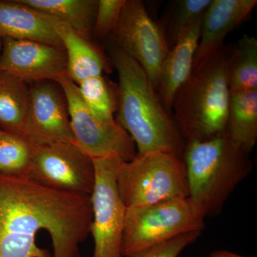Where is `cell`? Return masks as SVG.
<instances>
[{"mask_svg": "<svg viewBox=\"0 0 257 257\" xmlns=\"http://www.w3.org/2000/svg\"><path fill=\"white\" fill-rule=\"evenodd\" d=\"M30 98L28 83L0 71V127L25 139Z\"/></svg>", "mask_w": 257, "mask_h": 257, "instance_id": "obj_18", "label": "cell"}, {"mask_svg": "<svg viewBox=\"0 0 257 257\" xmlns=\"http://www.w3.org/2000/svg\"><path fill=\"white\" fill-rule=\"evenodd\" d=\"M226 133L251 152L257 141V89L230 91Z\"/></svg>", "mask_w": 257, "mask_h": 257, "instance_id": "obj_19", "label": "cell"}, {"mask_svg": "<svg viewBox=\"0 0 257 257\" xmlns=\"http://www.w3.org/2000/svg\"><path fill=\"white\" fill-rule=\"evenodd\" d=\"M92 216L91 195L0 174V257H81Z\"/></svg>", "mask_w": 257, "mask_h": 257, "instance_id": "obj_1", "label": "cell"}, {"mask_svg": "<svg viewBox=\"0 0 257 257\" xmlns=\"http://www.w3.org/2000/svg\"><path fill=\"white\" fill-rule=\"evenodd\" d=\"M189 198L205 217L218 215L236 187L253 169L250 152L228 134L202 142L186 143L182 155Z\"/></svg>", "mask_w": 257, "mask_h": 257, "instance_id": "obj_3", "label": "cell"}, {"mask_svg": "<svg viewBox=\"0 0 257 257\" xmlns=\"http://www.w3.org/2000/svg\"><path fill=\"white\" fill-rule=\"evenodd\" d=\"M1 130H0V133H1Z\"/></svg>", "mask_w": 257, "mask_h": 257, "instance_id": "obj_28", "label": "cell"}, {"mask_svg": "<svg viewBox=\"0 0 257 257\" xmlns=\"http://www.w3.org/2000/svg\"><path fill=\"white\" fill-rule=\"evenodd\" d=\"M109 37L113 45L143 67L156 91L161 67L170 48L160 25L152 20L143 1L126 0Z\"/></svg>", "mask_w": 257, "mask_h": 257, "instance_id": "obj_9", "label": "cell"}, {"mask_svg": "<svg viewBox=\"0 0 257 257\" xmlns=\"http://www.w3.org/2000/svg\"><path fill=\"white\" fill-rule=\"evenodd\" d=\"M56 82L64 93L74 143L81 151L91 159L116 155L124 162L137 156L136 145L117 120L108 125L96 119L83 101L78 86L68 75Z\"/></svg>", "mask_w": 257, "mask_h": 257, "instance_id": "obj_8", "label": "cell"}, {"mask_svg": "<svg viewBox=\"0 0 257 257\" xmlns=\"http://www.w3.org/2000/svg\"><path fill=\"white\" fill-rule=\"evenodd\" d=\"M202 232L187 233L153 247L123 257H178L184 248L197 241Z\"/></svg>", "mask_w": 257, "mask_h": 257, "instance_id": "obj_25", "label": "cell"}, {"mask_svg": "<svg viewBox=\"0 0 257 257\" xmlns=\"http://www.w3.org/2000/svg\"><path fill=\"white\" fill-rule=\"evenodd\" d=\"M33 147L32 144L21 137L1 130L0 174L28 179Z\"/></svg>", "mask_w": 257, "mask_h": 257, "instance_id": "obj_23", "label": "cell"}, {"mask_svg": "<svg viewBox=\"0 0 257 257\" xmlns=\"http://www.w3.org/2000/svg\"><path fill=\"white\" fill-rule=\"evenodd\" d=\"M2 40L0 71L25 82H57L67 73L63 47L30 40Z\"/></svg>", "mask_w": 257, "mask_h": 257, "instance_id": "obj_12", "label": "cell"}, {"mask_svg": "<svg viewBox=\"0 0 257 257\" xmlns=\"http://www.w3.org/2000/svg\"><path fill=\"white\" fill-rule=\"evenodd\" d=\"M56 28L67 55L69 78L77 84L89 77L101 76L107 67L99 50L66 24L58 21Z\"/></svg>", "mask_w": 257, "mask_h": 257, "instance_id": "obj_16", "label": "cell"}, {"mask_svg": "<svg viewBox=\"0 0 257 257\" xmlns=\"http://www.w3.org/2000/svg\"><path fill=\"white\" fill-rule=\"evenodd\" d=\"M256 5V0H211L203 16L193 69L224 45L228 34L248 18Z\"/></svg>", "mask_w": 257, "mask_h": 257, "instance_id": "obj_13", "label": "cell"}, {"mask_svg": "<svg viewBox=\"0 0 257 257\" xmlns=\"http://www.w3.org/2000/svg\"><path fill=\"white\" fill-rule=\"evenodd\" d=\"M227 45H223L177 91L174 119L186 143L210 140L226 132L230 89L226 79Z\"/></svg>", "mask_w": 257, "mask_h": 257, "instance_id": "obj_4", "label": "cell"}, {"mask_svg": "<svg viewBox=\"0 0 257 257\" xmlns=\"http://www.w3.org/2000/svg\"><path fill=\"white\" fill-rule=\"evenodd\" d=\"M209 257H256V256H245L237 254L231 251H225V250H220V251H215L211 253Z\"/></svg>", "mask_w": 257, "mask_h": 257, "instance_id": "obj_26", "label": "cell"}, {"mask_svg": "<svg viewBox=\"0 0 257 257\" xmlns=\"http://www.w3.org/2000/svg\"><path fill=\"white\" fill-rule=\"evenodd\" d=\"M111 55L119 77L116 120L133 139L138 155L165 152L182 157L185 140L145 71L114 45Z\"/></svg>", "mask_w": 257, "mask_h": 257, "instance_id": "obj_2", "label": "cell"}, {"mask_svg": "<svg viewBox=\"0 0 257 257\" xmlns=\"http://www.w3.org/2000/svg\"><path fill=\"white\" fill-rule=\"evenodd\" d=\"M25 139L33 146L74 143L67 101L57 82L42 81L30 87Z\"/></svg>", "mask_w": 257, "mask_h": 257, "instance_id": "obj_11", "label": "cell"}, {"mask_svg": "<svg viewBox=\"0 0 257 257\" xmlns=\"http://www.w3.org/2000/svg\"><path fill=\"white\" fill-rule=\"evenodd\" d=\"M122 161L116 155L92 159L95 171V182L91 194L93 257H123L121 242L126 207L120 197L116 182Z\"/></svg>", "mask_w": 257, "mask_h": 257, "instance_id": "obj_7", "label": "cell"}, {"mask_svg": "<svg viewBox=\"0 0 257 257\" xmlns=\"http://www.w3.org/2000/svg\"><path fill=\"white\" fill-rule=\"evenodd\" d=\"M116 182L126 208L189 197L183 159L171 152H150L122 161Z\"/></svg>", "mask_w": 257, "mask_h": 257, "instance_id": "obj_5", "label": "cell"}, {"mask_svg": "<svg viewBox=\"0 0 257 257\" xmlns=\"http://www.w3.org/2000/svg\"><path fill=\"white\" fill-rule=\"evenodd\" d=\"M225 67L230 91L257 89L256 37L244 35L232 46H227Z\"/></svg>", "mask_w": 257, "mask_h": 257, "instance_id": "obj_20", "label": "cell"}, {"mask_svg": "<svg viewBox=\"0 0 257 257\" xmlns=\"http://www.w3.org/2000/svg\"><path fill=\"white\" fill-rule=\"evenodd\" d=\"M77 86L83 101L96 119L104 124L116 122L114 114L117 109V89H113L101 75L84 79Z\"/></svg>", "mask_w": 257, "mask_h": 257, "instance_id": "obj_22", "label": "cell"}, {"mask_svg": "<svg viewBox=\"0 0 257 257\" xmlns=\"http://www.w3.org/2000/svg\"><path fill=\"white\" fill-rule=\"evenodd\" d=\"M126 0H99L93 33L96 37H110L124 8Z\"/></svg>", "mask_w": 257, "mask_h": 257, "instance_id": "obj_24", "label": "cell"}, {"mask_svg": "<svg viewBox=\"0 0 257 257\" xmlns=\"http://www.w3.org/2000/svg\"><path fill=\"white\" fill-rule=\"evenodd\" d=\"M204 15L191 25L165 57L159 76L156 92L166 111L172 114L177 91L191 75L200 36Z\"/></svg>", "mask_w": 257, "mask_h": 257, "instance_id": "obj_15", "label": "cell"}, {"mask_svg": "<svg viewBox=\"0 0 257 257\" xmlns=\"http://www.w3.org/2000/svg\"><path fill=\"white\" fill-rule=\"evenodd\" d=\"M211 0H175L170 2L159 23L170 50L186 30L205 13Z\"/></svg>", "mask_w": 257, "mask_h": 257, "instance_id": "obj_21", "label": "cell"}, {"mask_svg": "<svg viewBox=\"0 0 257 257\" xmlns=\"http://www.w3.org/2000/svg\"><path fill=\"white\" fill-rule=\"evenodd\" d=\"M1 52H2V40H0V57H1Z\"/></svg>", "mask_w": 257, "mask_h": 257, "instance_id": "obj_27", "label": "cell"}, {"mask_svg": "<svg viewBox=\"0 0 257 257\" xmlns=\"http://www.w3.org/2000/svg\"><path fill=\"white\" fill-rule=\"evenodd\" d=\"M70 27L89 41L94 30L98 0H19Z\"/></svg>", "mask_w": 257, "mask_h": 257, "instance_id": "obj_17", "label": "cell"}, {"mask_svg": "<svg viewBox=\"0 0 257 257\" xmlns=\"http://www.w3.org/2000/svg\"><path fill=\"white\" fill-rule=\"evenodd\" d=\"M204 211L191 198L126 208L121 253L128 256L182 235L202 231Z\"/></svg>", "mask_w": 257, "mask_h": 257, "instance_id": "obj_6", "label": "cell"}, {"mask_svg": "<svg viewBox=\"0 0 257 257\" xmlns=\"http://www.w3.org/2000/svg\"><path fill=\"white\" fill-rule=\"evenodd\" d=\"M57 20L35 8L14 1H0V40H30L63 47Z\"/></svg>", "mask_w": 257, "mask_h": 257, "instance_id": "obj_14", "label": "cell"}, {"mask_svg": "<svg viewBox=\"0 0 257 257\" xmlns=\"http://www.w3.org/2000/svg\"><path fill=\"white\" fill-rule=\"evenodd\" d=\"M28 179L54 190L91 195L95 182L92 159L73 143L34 146Z\"/></svg>", "mask_w": 257, "mask_h": 257, "instance_id": "obj_10", "label": "cell"}]
</instances>
